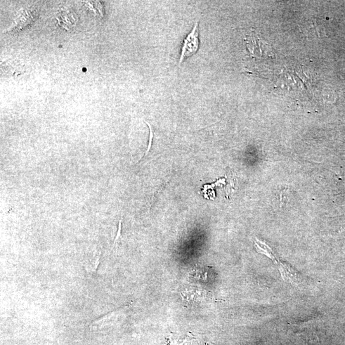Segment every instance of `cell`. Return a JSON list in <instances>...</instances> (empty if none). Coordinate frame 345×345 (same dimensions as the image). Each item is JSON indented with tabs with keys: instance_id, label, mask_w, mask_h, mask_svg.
<instances>
[{
	"instance_id": "obj_1",
	"label": "cell",
	"mask_w": 345,
	"mask_h": 345,
	"mask_svg": "<svg viewBox=\"0 0 345 345\" xmlns=\"http://www.w3.org/2000/svg\"><path fill=\"white\" fill-rule=\"evenodd\" d=\"M38 17V13L34 7L22 9L19 12L13 25L7 29V32H18L24 29L34 23Z\"/></svg>"
},
{
	"instance_id": "obj_2",
	"label": "cell",
	"mask_w": 345,
	"mask_h": 345,
	"mask_svg": "<svg viewBox=\"0 0 345 345\" xmlns=\"http://www.w3.org/2000/svg\"><path fill=\"white\" fill-rule=\"evenodd\" d=\"M199 32H198V24L196 23L193 29L190 34L184 40L183 48L180 58V64L186 57H189L197 51L199 46Z\"/></svg>"
},
{
	"instance_id": "obj_3",
	"label": "cell",
	"mask_w": 345,
	"mask_h": 345,
	"mask_svg": "<svg viewBox=\"0 0 345 345\" xmlns=\"http://www.w3.org/2000/svg\"><path fill=\"white\" fill-rule=\"evenodd\" d=\"M59 24L67 30L72 29L76 25L77 18L75 13L70 9H61L56 14Z\"/></svg>"
},
{
	"instance_id": "obj_4",
	"label": "cell",
	"mask_w": 345,
	"mask_h": 345,
	"mask_svg": "<svg viewBox=\"0 0 345 345\" xmlns=\"http://www.w3.org/2000/svg\"><path fill=\"white\" fill-rule=\"evenodd\" d=\"M23 72H24V66L18 60H9L2 62V75L13 76L14 75L23 74Z\"/></svg>"
},
{
	"instance_id": "obj_5",
	"label": "cell",
	"mask_w": 345,
	"mask_h": 345,
	"mask_svg": "<svg viewBox=\"0 0 345 345\" xmlns=\"http://www.w3.org/2000/svg\"><path fill=\"white\" fill-rule=\"evenodd\" d=\"M122 219L119 221V229H118L117 236H116L114 243H113V246H114L115 249H117L118 244H119L122 240Z\"/></svg>"
},
{
	"instance_id": "obj_6",
	"label": "cell",
	"mask_w": 345,
	"mask_h": 345,
	"mask_svg": "<svg viewBox=\"0 0 345 345\" xmlns=\"http://www.w3.org/2000/svg\"><path fill=\"white\" fill-rule=\"evenodd\" d=\"M146 124L148 125L149 128H150V138H149V143H148V148L147 150L146 151V153L145 155H144V157H146V156L148 154V153L150 152V151L151 150V148H152V141H153V131L152 129V127H151V125L148 124V122H146Z\"/></svg>"
}]
</instances>
